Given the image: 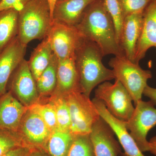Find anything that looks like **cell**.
I'll return each instance as SVG.
<instances>
[{
  "mask_svg": "<svg viewBox=\"0 0 156 156\" xmlns=\"http://www.w3.org/2000/svg\"><path fill=\"white\" fill-rule=\"evenodd\" d=\"M76 27L84 38L98 46L104 56H124L117 41L113 20L104 0H95L91 3Z\"/></svg>",
  "mask_w": 156,
  "mask_h": 156,
  "instance_id": "6da1fadb",
  "label": "cell"
},
{
  "mask_svg": "<svg viewBox=\"0 0 156 156\" xmlns=\"http://www.w3.org/2000/svg\"><path fill=\"white\" fill-rule=\"evenodd\" d=\"M103 57L98 46L85 38L76 50L75 61L81 91L88 97L97 86L115 79L112 69L103 64Z\"/></svg>",
  "mask_w": 156,
  "mask_h": 156,
  "instance_id": "7a4b0ae2",
  "label": "cell"
},
{
  "mask_svg": "<svg viewBox=\"0 0 156 156\" xmlns=\"http://www.w3.org/2000/svg\"><path fill=\"white\" fill-rule=\"evenodd\" d=\"M53 23L48 1L31 0L19 11L17 37L25 46L34 40H43Z\"/></svg>",
  "mask_w": 156,
  "mask_h": 156,
  "instance_id": "3957f363",
  "label": "cell"
},
{
  "mask_svg": "<svg viewBox=\"0 0 156 156\" xmlns=\"http://www.w3.org/2000/svg\"><path fill=\"white\" fill-rule=\"evenodd\" d=\"M109 65L114 73L115 80H119L127 89L134 105L142 100L148 80L152 77L151 71L143 69L139 64L125 56H115L110 60Z\"/></svg>",
  "mask_w": 156,
  "mask_h": 156,
  "instance_id": "277c9868",
  "label": "cell"
},
{
  "mask_svg": "<svg viewBox=\"0 0 156 156\" xmlns=\"http://www.w3.org/2000/svg\"><path fill=\"white\" fill-rule=\"evenodd\" d=\"M95 98L101 101L112 115L124 122L131 118L134 107L132 98L119 80L114 83L106 81L98 86Z\"/></svg>",
  "mask_w": 156,
  "mask_h": 156,
  "instance_id": "5b68a950",
  "label": "cell"
},
{
  "mask_svg": "<svg viewBox=\"0 0 156 156\" xmlns=\"http://www.w3.org/2000/svg\"><path fill=\"white\" fill-rule=\"evenodd\" d=\"M65 96L70 114V132L73 135L90 134L92 126L101 117L93 101L80 92Z\"/></svg>",
  "mask_w": 156,
  "mask_h": 156,
  "instance_id": "8992f818",
  "label": "cell"
},
{
  "mask_svg": "<svg viewBox=\"0 0 156 156\" xmlns=\"http://www.w3.org/2000/svg\"><path fill=\"white\" fill-rule=\"evenodd\" d=\"M131 118L125 122L126 128L142 152L149 151V131L156 126V108L151 101L140 100L135 105Z\"/></svg>",
  "mask_w": 156,
  "mask_h": 156,
  "instance_id": "52a82bcc",
  "label": "cell"
},
{
  "mask_svg": "<svg viewBox=\"0 0 156 156\" xmlns=\"http://www.w3.org/2000/svg\"><path fill=\"white\" fill-rule=\"evenodd\" d=\"M53 53L58 59L74 56L84 37L76 26L53 21L48 35Z\"/></svg>",
  "mask_w": 156,
  "mask_h": 156,
  "instance_id": "ba28073f",
  "label": "cell"
},
{
  "mask_svg": "<svg viewBox=\"0 0 156 156\" xmlns=\"http://www.w3.org/2000/svg\"><path fill=\"white\" fill-rule=\"evenodd\" d=\"M8 85L9 91L28 108L40 100L36 82L31 72L28 62L25 59L22 60L12 74Z\"/></svg>",
  "mask_w": 156,
  "mask_h": 156,
  "instance_id": "9c48e42d",
  "label": "cell"
},
{
  "mask_svg": "<svg viewBox=\"0 0 156 156\" xmlns=\"http://www.w3.org/2000/svg\"><path fill=\"white\" fill-rule=\"evenodd\" d=\"M17 132L27 146L44 150L52 133L40 115L30 108L23 116Z\"/></svg>",
  "mask_w": 156,
  "mask_h": 156,
  "instance_id": "30bf717a",
  "label": "cell"
},
{
  "mask_svg": "<svg viewBox=\"0 0 156 156\" xmlns=\"http://www.w3.org/2000/svg\"><path fill=\"white\" fill-rule=\"evenodd\" d=\"M110 126L100 117L89 134L95 156H121L122 152Z\"/></svg>",
  "mask_w": 156,
  "mask_h": 156,
  "instance_id": "8fae6325",
  "label": "cell"
},
{
  "mask_svg": "<svg viewBox=\"0 0 156 156\" xmlns=\"http://www.w3.org/2000/svg\"><path fill=\"white\" fill-rule=\"evenodd\" d=\"M100 116L110 126L118 137L124 152L121 156H145L140 150L135 140L126 128L125 122L117 119L108 110L101 101L92 99Z\"/></svg>",
  "mask_w": 156,
  "mask_h": 156,
  "instance_id": "7c38bea8",
  "label": "cell"
},
{
  "mask_svg": "<svg viewBox=\"0 0 156 156\" xmlns=\"http://www.w3.org/2000/svg\"><path fill=\"white\" fill-rule=\"evenodd\" d=\"M26 48L17 36L0 52V96L7 92L11 75L24 59Z\"/></svg>",
  "mask_w": 156,
  "mask_h": 156,
  "instance_id": "4fadbf2b",
  "label": "cell"
},
{
  "mask_svg": "<svg viewBox=\"0 0 156 156\" xmlns=\"http://www.w3.org/2000/svg\"><path fill=\"white\" fill-rule=\"evenodd\" d=\"M143 12L131 14L124 18L119 40V45L124 56L134 62L136 45L142 30Z\"/></svg>",
  "mask_w": 156,
  "mask_h": 156,
  "instance_id": "5bb4252c",
  "label": "cell"
},
{
  "mask_svg": "<svg viewBox=\"0 0 156 156\" xmlns=\"http://www.w3.org/2000/svg\"><path fill=\"white\" fill-rule=\"evenodd\" d=\"M156 48V0H151L143 12L141 34L136 45L134 62L139 64L148 50Z\"/></svg>",
  "mask_w": 156,
  "mask_h": 156,
  "instance_id": "9a60e30c",
  "label": "cell"
},
{
  "mask_svg": "<svg viewBox=\"0 0 156 156\" xmlns=\"http://www.w3.org/2000/svg\"><path fill=\"white\" fill-rule=\"evenodd\" d=\"M27 108L11 91H7L0 96V128L17 131Z\"/></svg>",
  "mask_w": 156,
  "mask_h": 156,
  "instance_id": "2e32d148",
  "label": "cell"
},
{
  "mask_svg": "<svg viewBox=\"0 0 156 156\" xmlns=\"http://www.w3.org/2000/svg\"><path fill=\"white\" fill-rule=\"evenodd\" d=\"M95 0H57L53 10V21L76 26L88 6Z\"/></svg>",
  "mask_w": 156,
  "mask_h": 156,
  "instance_id": "e0dca14e",
  "label": "cell"
},
{
  "mask_svg": "<svg viewBox=\"0 0 156 156\" xmlns=\"http://www.w3.org/2000/svg\"><path fill=\"white\" fill-rule=\"evenodd\" d=\"M74 92H82L75 56L66 59H58L57 83L53 92L66 95Z\"/></svg>",
  "mask_w": 156,
  "mask_h": 156,
  "instance_id": "ac0fdd59",
  "label": "cell"
},
{
  "mask_svg": "<svg viewBox=\"0 0 156 156\" xmlns=\"http://www.w3.org/2000/svg\"><path fill=\"white\" fill-rule=\"evenodd\" d=\"M53 54L48 37L34 49L27 62L36 82L50 64Z\"/></svg>",
  "mask_w": 156,
  "mask_h": 156,
  "instance_id": "d6986e66",
  "label": "cell"
},
{
  "mask_svg": "<svg viewBox=\"0 0 156 156\" xmlns=\"http://www.w3.org/2000/svg\"><path fill=\"white\" fill-rule=\"evenodd\" d=\"M19 12L14 9L0 11V52L17 36Z\"/></svg>",
  "mask_w": 156,
  "mask_h": 156,
  "instance_id": "ffe728a7",
  "label": "cell"
},
{
  "mask_svg": "<svg viewBox=\"0 0 156 156\" xmlns=\"http://www.w3.org/2000/svg\"><path fill=\"white\" fill-rule=\"evenodd\" d=\"M73 138L69 131L57 129L50 134L45 150L50 156H67Z\"/></svg>",
  "mask_w": 156,
  "mask_h": 156,
  "instance_id": "44dd1931",
  "label": "cell"
},
{
  "mask_svg": "<svg viewBox=\"0 0 156 156\" xmlns=\"http://www.w3.org/2000/svg\"><path fill=\"white\" fill-rule=\"evenodd\" d=\"M57 62L58 58L53 53L50 64L36 81L37 89L41 98L49 97L56 89Z\"/></svg>",
  "mask_w": 156,
  "mask_h": 156,
  "instance_id": "7402d4cb",
  "label": "cell"
},
{
  "mask_svg": "<svg viewBox=\"0 0 156 156\" xmlns=\"http://www.w3.org/2000/svg\"><path fill=\"white\" fill-rule=\"evenodd\" d=\"M48 99L55 109L58 130L70 132V114L65 95L53 92Z\"/></svg>",
  "mask_w": 156,
  "mask_h": 156,
  "instance_id": "603a6c76",
  "label": "cell"
},
{
  "mask_svg": "<svg viewBox=\"0 0 156 156\" xmlns=\"http://www.w3.org/2000/svg\"><path fill=\"white\" fill-rule=\"evenodd\" d=\"M41 98L40 101L28 108L35 112L41 118L51 132L58 129L55 109L48 98Z\"/></svg>",
  "mask_w": 156,
  "mask_h": 156,
  "instance_id": "cb8c5ba5",
  "label": "cell"
},
{
  "mask_svg": "<svg viewBox=\"0 0 156 156\" xmlns=\"http://www.w3.org/2000/svg\"><path fill=\"white\" fill-rule=\"evenodd\" d=\"M67 156H95L89 134L74 135Z\"/></svg>",
  "mask_w": 156,
  "mask_h": 156,
  "instance_id": "d4e9b609",
  "label": "cell"
},
{
  "mask_svg": "<svg viewBox=\"0 0 156 156\" xmlns=\"http://www.w3.org/2000/svg\"><path fill=\"white\" fill-rule=\"evenodd\" d=\"M22 146L26 145L17 131L0 128V156H3L13 149Z\"/></svg>",
  "mask_w": 156,
  "mask_h": 156,
  "instance_id": "484cf974",
  "label": "cell"
},
{
  "mask_svg": "<svg viewBox=\"0 0 156 156\" xmlns=\"http://www.w3.org/2000/svg\"><path fill=\"white\" fill-rule=\"evenodd\" d=\"M105 4L114 23L117 41L119 44L124 17L118 0H104Z\"/></svg>",
  "mask_w": 156,
  "mask_h": 156,
  "instance_id": "4316f807",
  "label": "cell"
},
{
  "mask_svg": "<svg viewBox=\"0 0 156 156\" xmlns=\"http://www.w3.org/2000/svg\"><path fill=\"white\" fill-rule=\"evenodd\" d=\"M124 18L144 11L151 0H118Z\"/></svg>",
  "mask_w": 156,
  "mask_h": 156,
  "instance_id": "83f0119b",
  "label": "cell"
},
{
  "mask_svg": "<svg viewBox=\"0 0 156 156\" xmlns=\"http://www.w3.org/2000/svg\"><path fill=\"white\" fill-rule=\"evenodd\" d=\"M31 0H2L0 3V11L14 9L19 11Z\"/></svg>",
  "mask_w": 156,
  "mask_h": 156,
  "instance_id": "f1b7e54d",
  "label": "cell"
},
{
  "mask_svg": "<svg viewBox=\"0 0 156 156\" xmlns=\"http://www.w3.org/2000/svg\"><path fill=\"white\" fill-rule=\"evenodd\" d=\"M31 148L26 146H22L11 150L3 156H28Z\"/></svg>",
  "mask_w": 156,
  "mask_h": 156,
  "instance_id": "f546056e",
  "label": "cell"
},
{
  "mask_svg": "<svg viewBox=\"0 0 156 156\" xmlns=\"http://www.w3.org/2000/svg\"><path fill=\"white\" fill-rule=\"evenodd\" d=\"M143 95L149 98L156 106V88H152L147 85L144 91Z\"/></svg>",
  "mask_w": 156,
  "mask_h": 156,
  "instance_id": "4dcf8cb0",
  "label": "cell"
},
{
  "mask_svg": "<svg viewBox=\"0 0 156 156\" xmlns=\"http://www.w3.org/2000/svg\"><path fill=\"white\" fill-rule=\"evenodd\" d=\"M28 156H50L49 154L43 149L31 148Z\"/></svg>",
  "mask_w": 156,
  "mask_h": 156,
  "instance_id": "1f68e13d",
  "label": "cell"
},
{
  "mask_svg": "<svg viewBox=\"0 0 156 156\" xmlns=\"http://www.w3.org/2000/svg\"><path fill=\"white\" fill-rule=\"evenodd\" d=\"M149 150L151 153L156 156V135L151 138L149 141Z\"/></svg>",
  "mask_w": 156,
  "mask_h": 156,
  "instance_id": "d6a6232c",
  "label": "cell"
},
{
  "mask_svg": "<svg viewBox=\"0 0 156 156\" xmlns=\"http://www.w3.org/2000/svg\"><path fill=\"white\" fill-rule=\"evenodd\" d=\"M47 1H48V4H49V6H50L51 16H52V19H53V10H54L55 4H56V2H57V0H47Z\"/></svg>",
  "mask_w": 156,
  "mask_h": 156,
  "instance_id": "836d02e7",
  "label": "cell"
},
{
  "mask_svg": "<svg viewBox=\"0 0 156 156\" xmlns=\"http://www.w3.org/2000/svg\"><path fill=\"white\" fill-rule=\"evenodd\" d=\"M2 0H0V3H1V2H2Z\"/></svg>",
  "mask_w": 156,
  "mask_h": 156,
  "instance_id": "e575fe53",
  "label": "cell"
},
{
  "mask_svg": "<svg viewBox=\"0 0 156 156\" xmlns=\"http://www.w3.org/2000/svg\"></svg>",
  "mask_w": 156,
  "mask_h": 156,
  "instance_id": "d590c367",
  "label": "cell"
}]
</instances>
